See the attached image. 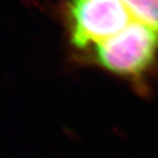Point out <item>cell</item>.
<instances>
[{
	"label": "cell",
	"instance_id": "6da1fadb",
	"mask_svg": "<svg viewBox=\"0 0 158 158\" xmlns=\"http://www.w3.org/2000/svg\"><path fill=\"white\" fill-rule=\"evenodd\" d=\"M157 52L158 33L135 21L96 45V60L101 67L134 79L141 78L149 70Z\"/></svg>",
	"mask_w": 158,
	"mask_h": 158
},
{
	"label": "cell",
	"instance_id": "7a4b0ae2",
	"mask_svg": "<svg viewBox=\"0 0 158 158\" xmlns=\"http://www.w3.org/2000/svg\"><path fill=\"white\" fill-rule=\"evenodd\" d=\"M72 44L79 49L115 36L134 20L122 0H68Z\"/></svg>",
	"mask_w": 158,
	"mask_h": 158
},
{
	"label": "cell",
	"instance_id": "3957f363",
	"mask_svg": "<svg viewBox=\"0 0 158 158\" xmlns=\"http://www.w3.org/2000/svg\"><path fill=\"white\" fill-rule=\"evenodd\" d=\"M135 22L158 33V0H122Z\"/></svg>",
	"mask_w": 158,
	"mask_h": 158
}]
</instances>
